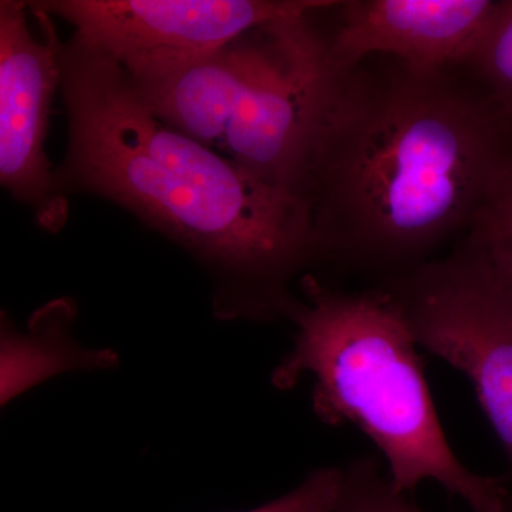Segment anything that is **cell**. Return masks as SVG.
<instances>
[{
	"label": "cell",
	"mask_w": 512,
	"mask_h": 512,
	"mask_svg": "<svg viewBox=\"0 0 512 512\" xmlns=\"http://www.w3.org/2000/svg\"><path fill=\"white\" fill-rule=\"evenodd\" d=\"M342 480L343 467L319 468L291 493L247 512H335Z\"/></svg>",
	"instance_id": "4fadbf2b"
},
{
	"label": "cell",
	"mask_w": 512,
	"mask_h": 512,
	"mask_svg": "<svg viewBox=\"0 0 512 512\" xmlns=\"http://www.w3.org/2000/svg\"><path fill=\"white\" fill-rule=\"evenodd\" d=\"M320 10L269 25L264 62L221 144L224 156L256 180L296 197L320 116L342 72L316 23Z\"/></svg>",
	"instance_id": "5b68a950"
},
{
	"label": "cell",
	"mask_w": 512,
	"mask_h": 512,
	"mask_svg": "<svg viewBox=\"0 0 512 512\" xmlns=\"http://www.w3.org/2000/svg\"><path fill=\"white\" fill-rule=\"evenodd\" d=\"M52 16L29 2H0V183L37 224L59 232L69 201L46 156L50 107L62 82Z\"/></svg>",
	"instance_id": "52a82bcc"
},
{
	"label": "cell",
	"mask_w": 512,
	"mask_h": 512,
	"mask_svg": "<svg viewBox=\"0 0 512 512\" xmlns=\"http://www.w3.org/2000/svg\"><path fill=\"white\" fill-rule=\"evenodd\" d=\"M293 348L275 367L272 384L291 389L313 377V412L329 426L355 424L382 451L399 493L424 480L443 485L474 512H512L505 478L468 470L451 450L426 379L417 343L386 289L342 292L315 276L302 279Z\"/></svg>",
	"instance_id": "3957f363"
},
{
	"label": "cell",
	"mask_w": 512,
	"mask_h": 512,
	"mask_svg": "<svg viewBox=\"0 0 512 512\" xmlns=\"http://www.w3.org/2000/svg\"><path fill=\"white\" fill-rule=\"evenodd\" d=\"M501 0H349L326 33L340 69L369 56H390L423 70L464 67Z\"/></svg>",
	"instance_id": "ba28073f"
},
{
	"label": "cell",
	"mask_w": 512,
	"mask_h": 512,
	"mask_svg": "<svg viewBox=\"0 0 512 512\" xmlns=\"http://www.w3.org/2000/svg\"><path fill=\"white\" fill-rule=\"evenodd\" d=\"M76 29L130 77L160 72L261 26L302 18L329 0H45L29 2Z\"/></svg>",
	"instance_id": "8992f818"
},
{
	"label": "cell",
	"mask_w": 512,
	"mask_h": 512,
	"mask_svg": "<svg viewBox=\"0 0 512 512\" xmlns=\"http://www.w3.org/2000/svg\"><path fill=\"white\" fill-rule=\"evenodd\" d=\"M466 69L512 126V0L500 9Z\"/></svg>",
	"instance_id": "30bf717a"
},
{
	"label": "cell",
	"mask_w": 512,
	"mask_h": 512,
	"mask_svg": "<svg viewBox=\"0 0 512 512\" xmlns=\"http://www.w3.org/2000/svg\"><path fill=\"white\" fill-rule=\"evenodd\" d=\"M269 25L210 55L146 76L127 74L128 79L158 119L204 146L221 148L232 116L264 62Z\"/></svg>",
	"instance_id": "9c48e42d"
},
{
	"label": "cell",
	"mask_w": 512,
	"mask_h": 512,
	"mask_svg": "<svg viewBox=\"0 0 512 512\" xmlns=\"http://www.w3.org/2000/svg\"><path fill=\"white\" fill-rule=\"evenodd\" d=\"M379 286L399 305L417 346L473 383L512 481V293L467 239L453 255Z\"/></svg>",
	"instance_id": "277c9868"
},
{
	"label": "cell",
	"mask_w": 512,
	"mask_h": 512,
	"mask_svg": "<svg viewBox=\"0 0 512 512\" xmlns=\"http://www.w3.org/2000/svg\"><path fill=\"white\" fill-rule=\"evenodd\" d=\"M64 194L114 202L217 278L224 318H289L291 282L315 262L308 205L158 119L123 67L73 36L60 49Z\"/></svg>",
	"instance_id": "7a4b0ae2"
},
{
	"label": "cell",
	"mask_w": 512,
	"mask_h": 512,
	"mask_svg": "<svg viewBox=\"0 0 512 512\" xmlns=\"http://www.w3.org/2000/svg\"><path fill=\"white\" fill-rule=\"evenodd\" d=\"M335 512H424L383 476L375 457H359L343 467Z\"/></svg>",
	"instance_id": "7c38bea8"
},
{
	"label": "cell",
	"mask_w": 512,
	"mask_h": 512,
	"mask_svg": "<svg viewBox=\"0 0 512 512\" xmlns=\"http://www.w3.org/2000/svg\"><path fill=\"white\" fill-rule=\"evenodd\" d=\"M467 234V241L485 256L512 293V184L504 170Z\"/></svg>",
	"instance_id": "8fae6325"
},
{
	"label": "cell",
	"mask_w": 512,
	"mask_h": 512,
	"mask_svg": "<svg viewBox=\"0 0 512 512\" xmlns=\"http://www.w3.org/2000/svg\"><path fill=\"white\" fill-rule=\"evenodd\" d=\"M511 147V124L466 67L369 56L342 69L299 190L315 261L380 282L409 274L468 231Z\"/></svg>",
	"instance_id": "6da1fadb"
},
{
	"label": "cell",
	"mask_w": 512,
	"mask_h": 512,
	"mask_svg": "<svg viewBox=\"0 0 512 512\" xmlns=\"http://www.w3.org/2000/svg\"><path fill=\"white\" fill-rule=\"evenodd\" d=\"M504 174H505V177H507L508 180H510L511 184H512V147H511V151H510V156H508L507 164H505Z\"/></svg>",
	"instance_id": "5bb4252c"
}]
</instances>
